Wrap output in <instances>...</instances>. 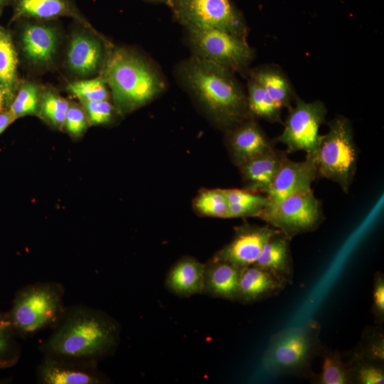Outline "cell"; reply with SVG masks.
<instances>
[{
	"label": "cell",
	"mask_w": 384,
	"mask_h": 384,
	"mask_svg": "<svg viewBox=\"0 0 384 384\" xmlns=\"http://www.w3.org/2000/svg\"><path fill=\"white\" fill-rule=\"evenodd\" d=\"M38 349L43 355L97 362L116 350L119 324L106 312L82 304L67 306Z\"/></svg>",
	"instance_id": "obj_1"
},
{
	"label": "cell",
	"mask_w": 384,
	"mask_h": 384,
	"mask_svg": "<svg viewBox=\"0 0 384 384\" xmlns=\"http://www.w3.org/2000/svg\"><path fill=\"white\" fill-rule=\"evenodd\" d=\"M187 88L214 122L228 131L251 117L247 94L233 72L193 55L181 66Z\"/></svg>",
	"instance_id": "obj_2"
},
{
	"label": "cell",
	"mask_w": 384,
	"mask_h": 384,
	"mask_svg": "<svg viewBox=\"0 0 384 384\" xmlns=\"http://www.w3.org/2000/svg\"><path fill=\"white\" fill-rule=\"evenodd\" d=\"M102 76L111 90L114 107L120 114L148 103L165 87L162 77L151 64L124 48L110 53Z\"/></svg>",
	"instance_id": "obj_3"
},
{
	"label": "cell",
	"mask_w": 384,
	"mask_h": 384,
	"mask_svg": "<svg viewBox=\"0 0 384 384\" xmlns=\"http://www.w3.org/2000/svg\"><path fill=\"white\" fill-rule=\"evenodd\" d=\"M321 325L309 319L304 324L274 334L262 356V366L273 375H293L311 379L314 359L324 346L320 339Z\"/></svg>",
	"instance_id": "obj_4"
},
{
	"label": "cell",
	"mask_w": 384,
	"mask_h": 384,
	"mask_svg": "<svg viewBox=\"0 0 384 384\" xmlns=\"http://www.w3.org/2000/svg\"><path fill=\"white\" fill-rule=\"evenodd\" d=\"M65 288L58 282H38L24 286L15 294L5 316L18 338L53 329L65 311Z\"/></svg>",
	"instance_id": "obj_5"
},
{
	"label": "cell",
	"mask_w": 384,
	"mask_h": 384,
	"mask_svg": "<svg viewBox=\"0 0 384 384\" xmlns=\"http://www.w3.org/2000/svg\"><path fill=\"white\" fill-rule=\"evenodd\" d=\"M329 131L321 138L314 156L316 178L337 183L348 193L353 181L358 159L350 120L338 115L329 124Z\"/></svg>",
	"instance_id": "obj_6"
},
{
	"label": "cell",
	"mask_w": 384,
	"mask_h": 384,
	"mask_svg": "<svg viewBox=\"0 0 384 384\" xmlns=\"http://www.w3.org/2000/svg\"><path fill=\"white\" fill-rule=\"evenodd\" d=\"M186 28L195 56L233 73L245 70L253 59V50L244 38L215 28Z\"/></svg>",
	"instance_id": "obj_7"
},
{
	"label": "cell",
	"mask_w": 384,
	"mask_h": 384,
	"mask_svg": "<svg viewBox=\"0 0 384 384\" xmlns=\"http://www.w3.org/2000/svg\"><path fill=\"white\" fill-rule=\"evenodd\" d=\"M260 218L291 238L316 230L325 218L321 201L312 190L292 193L267 206Z\"/></svg>",
	"instance_id": "obj_8"
},
{
	"label": "cell",
	"mask_w": 384,
	"mask_h": 384,
	"mask_svg": "<svg viewBox=\"0 0 384 384\" xmlns=\"http://www.w3.org/2000/svg\"><path fill=\"white\" fill-rule=\"evenodd\" d=\"M168 5L185 27L215 28L245 38V18L230 0H171Z\"/></svg>",
	"instance_id": "obj_9"
},
{
	"label": "cell",
	"mask_w": 384,
	"mask_h": 384,
	"mask_svg": "<svg viewBox=\"0 0 384 384\" xmlns=\"http://www.w3.org/2000/svg\"><path fill=\"white\" fill-rule=\"evenodd\" d=\"M294 102V106L288 107L283 132L273 141L284 144L287 154L304 151L306 157L314 159L321 138L319 132L325 122L326 107L319 100L306 102L297 97Z\"/></svg>",
	"instance_id": "obj_10"
},
{
	"label": "cell",
	"mask_w": 384,
	"mask_h": 384,
	"mask_svg": "<svg viewBox=\"0 0 384 384\" xmlns=\"http://www.w3.org/2000/svg\"><path fill=\"white\" fill-rule=\"evenodd\" d=\"M36 369L40 384H102L107 383L97 362L43 355Z\"/></svg>",
	"instance_id": "obj_11"
},
{
	"label": "cell",
	"mask_w": 384,
	"mask_h": 384,
	"mask_svg": "<svg viewBox=\"0 0 384 384\" xmlns=\"http://www.w3.org/2000/svg\"><path fill=\"white\" fill-rule=\"evenodd\" d=\"M277 229L244 223L235 228L232 240L213 257L230 262L240 269L255 262L264 245Z\"/></svg>",
	"instance_id": "obj_12"
},
{
	"label": "cell",
	"mask_w": 384,
	"mask_h": 384,
	"mask_svg": "<svg viewBox=\"0 0 384 384\" xmlns=\"http://www.w3.org/2000/svg\"><path fill=\"white\" fill-rule=\"evenodd\" d=\"M254 118L251 116L226 131L227 146L238 166L274 148V142Z\"/></svg>",
	"instance_id": "obj_13"
},
{
	"label": "cell",
	"mask_w": 384,
	"mask_h": 384,
	"mask_svg": "<svg viewBox=\"0 0 384 384\" xmlns=\"http://www.w3.org/2000/svg\"><path fill=\"white\" fill-rule=\"evenodd\" d=\"M315 178L316 167L314 158L306 157L302 161H294L287 156L266 194L267 206L275 204L292 193L311 190Z\"/></svg>",
	"instance_id": "obj_14"
},
{
	"label": "cell",
	"mask_w": 384,
	"mask_h": 384,
	"mask_svg": "<svg viewBox=\"0 0 384 384\" xmlns=\"http://www.w3.org/2000/svg\"><path fill=\"white\" fill-rule=\"evenodd\" d=\"M287 156L285 151L274 147L239 165L244 189L266 195Z\"/></svg>",
	"instance_id": "obj_15"
},
{
	"label": "cell",
	"mask_w": 384,
	"mask_h": 384,
	"mask_svg": "<svg viewBox=\"0 0 384 384\" xmlns=\"http://www.w3.org/2000/svg\"><path fill=\"white\" fill-rule=\"evenodd\" d=\"M287 284L271 272L254 264L242 270L237 301L252 304L278 295Z\"/></svg>",
	"instance_id": "obj_16"
},
{
	"label": "cell",
	"mask_w": 384,
	"mask_h": 384,
	"mask_svg": "<svg viewBox=\"0 0 384 384\" xmlns=\"http://www.w3.org/2000/svg\"><path fill=\"white\" fill-rule=\"evenodd\" d=\"M292 238L277 230L268 239L254 265L267 270L287 284H292L294 266L291 252Z\"/></svg>",
	"instance_id": "obj_17"
},
{
	"label": "cell",
	"mask_w": 384,
	"mask_h": 384,
	"mask_svg": "<svg viewBox=\"0 0 384 384\" xmlns=\"http://www.w3.org/2000/svg\"><path fill=\"white\" fill-rule=\"evenodd\" d=\"M242 270L230 262L213 257L205 264L203 292L215 297L237 301Z\"/></svg>",
	"instance_id": "obj_18"
},
{
	"label": "cell",
	"mask_w": 384,
	"mask_h": 384,
	"mask_svg": "<svg viewBox=\"0 0 384 384\" xmlns=\"http://www.w3.org/2000/svg\"><path fill=\"white\" fill-rule=\"evenodd\" d=\"M205 264L194 258L184 257L170 269L166 285L173 293L188 297L203 292Z\"/></svg>",
	"instance_id": "obj_19"
},
{
	"label": "cell",
	"mask_w": 384,
	"mask_h": 384,
	"mask_svg": "<svg viewBox=\"0 0 384 384\" xmlns=\"http://www.w3.org/2000/svg\"><path fill=\"white\" fill-rule=\"evenodd\" d=\"M57 36L53 27L28 24L22 33V47L27 59L33 64L49 63L56 50Z\"/></svg>",
	"instance_id": "obj_20"
},
{
	"label": "cell",
	"mask_w": 384,
	"mask_h": 384,
	"mask_svg": "<svg viewBox=\"0 0 384 384\" xmlns=\"http://www.w3.org/2000/svg\"><path fill=\"white\" fill-rule=\"evenodd\" d=\"M67 59L73 72L80 75H90L101 64L102 48L96 39L77 33L70 40Z\"/></svg>",
	"instance_id": "obj_21"
},
{
	"label": "cell",
	"mask_w": 384,
	"mask_h": 384,
	"mask_svg": "<svg viewBox=\"0 0 384 384\" xmlns=\"http://www.w3.org/2000/svg\"><path fill=\"white\" fill-rule=\"evenodd\" d=\"M250 78L257 82L280 108L289 107L297 97L288 78L277 66L255 68L250 72Z\"/></svg>",
	"instance_id": "obj_22"
},
{
	"label": "cell",
	"mask_w": 384,
	"mask_h": 384,
	"mask_svg": "<svg viewBox=\"0 0 384 384\" xmlns=\"http://www.w3.org/2000/svg\"><path fill=\"white\" fill-rule=\"evenodd\" d=\"M63 16L82 20L70 0H14L12 20L20 18L48 20Z\"/></svg>",
	"instance_id": "obj_23"
},
{
	"label": "cell",
	"mask_w": 384,
	"mask_h": 384,
	"mask_svg": "<svg viewBox=\"0 0 384 384\" xmlns=\"http://www.w3.org/2000/svg\"><path fill=\"white\" fill-rule=\"evenodd\" d=\"M230 218L259 217L268 205L266 195L246 189H224Z\"/></svg>",
	"instance_id": "obj_24"
},
{
	"label": "cell",
	"mask_w": 384,
	"mask_h": 384,
	"mask_svg": "<svg viewBox=\"0 0 384 384\" xmlns=\"http://www.w3.org/2000/svg\"><path fill=\"white\" fill-rule=\"evenodd\" d=\"M247 105L250 114L271 123L283 124L280 108L254 80L247 82Z\"/></svg>",
	"instance_id": "obj_25"
},
{
	"label": "cell",
	"mask_w": 384,
	"mask_h": 384,
	"mask_svg": "<svg viewBox=\"0 0 384 384\" xmlns=\"http://www.w3.org/2000/svg\"><path fill=\"white\" fill-rule=\"evenodd\" d=\"M323 359L322 370L310 379L316 384H351L347 366L341 352L323 346L320 355Z\"/></svg>",
	"instance_id": "obj_26"
},
{
	"label": "cell",
	"mask_w": 384,
	"mask_h": 384,
	"mask_svg": "<svg viewBox=\"0 0 384 384\" xmlns=\"http://www.w3.org/2000/svg\"><path fill=\"white\" fill-rule=\"evenodd\" d=\"M342 358L347 366L351 384L384 383V361L362 357Z\"/></svg>",
	"instance_id": "obj_27"
},
{
	"label": "cell",
	"mask_w": 384,
	"mask_h": 384,
	"mask_svg": "<svg viewBox=\"0 0 384 384\" xmlns=\"http://www.w3.org/2000/svg\"><path fill=\"white\" fill-rule=\"evenodd\" d=\"M383 325L366 326L358 343L351 350L341 352L343 358L362 357L384 361Z\"/></svg>",
	"instance_id": "obj_28"
},
{
	"label": "cell",
	"mask_w": 384,
	"mask_h": 384,
	"mask_svg": "<svg viewBox=\"0 0 384 384\" xmlns=\"http://www.w3.org/2000/svg\"><path fill=\"white\" fill-rule=\"evenodd\" d=\"M18 58L9 33L0 26V82L14 95L18 86Z\"/></svg>",
	"instance_id": "obj_29"
},
{
	"label": "cell",
	"mask_w": 384,
	"mask_h": 384,
	"mask_svg": "<svg viewBox=\"0 0 384 384\" xmlns=\"http://www.w3.org/2000/svg\"><path fill=\"white\" fill-rule=\"evenodd\" d=\"M193 208L202 215L230 218L228 202L224 189L201 191L193 201Z\"/></svg>",
	"instance_id": "obj_30"
},
{
	"label": "cell",
	"mask_w": 384,
	"mask_h": 384,
	"mask_svg": "<svg viewBox=\"0 0 384 384\" xmlns=\"http://www.w3.org/2000/svg\"><path fill=\"white\" fill-rule=\"evenodd\" d=\"M69 102L51 90L41 94L38 116L49 125L63 129Z\"/></svg>",
	"instance_id": "obj_31"
},
{
	"label": "cell",
	"mask_w": 384,
	"mask_h": 384,
	"mask_svg": "<svg viewBox=\"0 0 384 384\" xmlns=\"http://www.w3.org/2000/svg\"><path fill=\"white\" fill-rule=\"evenodd\" d=\"M12 326L0 310V368L15 366L21 355V346Z\"/></svg>",
	"instance_id": "obj_32"
},
{
	"label": "cell",
	"mask_w": 384,
	"mask_h": 384,
	"mask_svg": "<svg viewBox=\"0 0 384 384\" xmlns=\"http://www.w3.org/2000/svg\"><path fill=\"white\" fill-rule=\"evenodd\" d=\"M41 98L37 85L31 82L23 83L15 94L9 110L16 119L27 115H38Z\"/></svg>",
	"instance_id": "obj_33"
},
{
	"label": "cell",
	"mask_w": 384,
	"mask_h": 384,
	"mask_svg": "<svg viewBox=\"0 0 384 384\" xmlns=\"http://www.w3.org/2000/svg\"><path fill=\"white\" fill-rule=\"evenodd\" d=\"M102 76L91 80L73 82L68 85L70 93L79 100L89 101L108 100L109 93Z\"/></svg>",
	"instance_id": "obj_34"
},
{
	"label": "cell",
	"mask_w": 384,
	"mask_h": 384,
	"mask_svg": "<svg viewBox=\"0 0 384 384\" xmlns=\"http://www.w3.org/2000/svg\"><path fill=\"white\" fill-rule=\"evenodd\" d=\"M89 124H90L82 107L69 102L63 129L73 138L78 139L84 134Z\"/></svg>",
	"instance_id": "obj_35"
},
{
	"label": "cell",
	"mask_w": 384,
	"mask_h": 384,
	"mask_svg": "<svg viewBox=\"0 0 384 384\" xmlns=\"http://www.w3.org/2000/svg\"><path fill=\"white\" fill-rule=\"evenodd\" d=\"M89 122L92 125H100L110 122L112 119L114 107L108 100L89 101L80 100Z\"/></svg>",
	"instance_id": "obj_36"
},
{
	"label": "cell",
	"mask_w": 384,
	"mask_h": 384,
	"mask_svg": "<svg viewBox=\"0 0 384 384\" xmlns=\"http://www.w3.org/2000/svg\"><path fill=\"white\" fill-rule=\"evenodd\" d=\"M371 312L375 324L383 325L384 321V275L377 272L374 275L373 304Z\"/></svg>",
	"instance_id": "obj_37"
},
{
	"label": "cell",
	"mask_w": 384,
	"mask_h": 384,
	"mask_svg": "<svg viewBox=\"0 0 384 384\" xmlns=\"http://www.w3.org/2000/svg\"><path fill=\"white\" fill-rule=\"evenodd\" d=\"M15 95L0 82V112L9 110Z\"/></svg>",
	"instance_id": "obj_38"
},
{
	"label": "cell",
	"mask_w": 384,
	"mask_h": 384,
	"mask_svg": "<svg viewBox=\"0 0 384 384\" xmlns=\"http://www.w3.org/2000/svg\"><path fill=\"white\" fill-rule=\"evenodd\" d=\"M15 120L16 118L10 110L0 112V134Z\"/></svg>",
	"instance_id": "obj_39"
},
{
	"label": "cell",
	"mask_w": 384,
	"mask_h": 384,
	"mask_svg": "<svg viewBox=\"0 0 384 384\" xmlns=\"http://www.w3.org/2000/svg\"><path fill=\"white\" fill-rule=\"evenodd\" d=\"M11 1V0H0V11L1 10V8L6 5Z\"/></svg>",
	"instance_id": "obj_40"
},
{
	"label": "cell",
	"mask_w": 384,
	"mask_h": 384,
	"mask_svg": "<svg viewBox=\"0 0 384 384\" xmlns=\"http://www.w3.org/2000/svg\"><path fill=\"white\" fill-rule=\"evenodd\" d=\"M148 1H154V2H159V3H165L166 4H168L171 0H148Z\"/></svg>",
	"instance_id": "obj_41"
},
{
	"label": "cell",
	"mask_w": 384,
	"mask_h": 384,
	"mask_svg": "<svg viewBox=\"0 0 384 384\" xmlns=\"http://www.w3.org/2000/svg\"><path fill=\"white\" fill-rule=\"evenodd\" d=\"M0 13H1V11H0Z\"/></svg>",
	"instance_id": "obj_42"
}]
</instances>
